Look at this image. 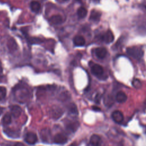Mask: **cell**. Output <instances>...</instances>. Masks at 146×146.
I'll return each instance as SVG.
<instances>
[{
    "mask_svg": "<svg viewBox=\"0 0 146 146\" xmlns=\"http://www.w3.org/2000/svg\"><path fill=\"white\" fill-rule=\"evenodd\" d=\"M126 52L128 55L136 59H141L144 54L143 50L141 48L137 46H132L127 48Z\"/></svg>",
    "mask_w": 146,
    "mask_h": 146,
    "instance_id": "6da1fadb",
    "label": "cell"
},
{
    "mask_svg": "<svg viewBox=\"0 0 146 146\" xmlns=\"http://www.w3.org/2000/svg\"><path fill=\"white\" fill-rule=\"evenodd\" d=\"M40 137L43 142L50 143L51 140V134L50 129L47 128L42 129L40 132Z\"/></svg>",
    "mask_w": 146,
    "mask_h": 146,
    "instance_id": "7a4b0ae2",
    "label": "cell"
},
{
    "mask_svg": "<svg viewBox=\"0 0 146 146\" xmlns=\"http://www.w3.org/2000/svg\"><path fill=\"white\" fill-rule=\"evenodd\" d=\"M51 117L55 119H59L63 113V111L59 107L55 106L51 107L50 111Z\"/></svg>",
    "mask_w": 146,
    "mask_h": 146,
    "instance_id": "3957f363",
    "label": "cell"
},
{
    "mask_svg": "<svg viewBox=\"0 0 146 146\" xmlns=\"http://www.w3.org/2000/svg\"><path fill=\"white\" fill-rule=\"evenodd\" d=\"M53 142L57 144H64L67 142V137L64 134L58 133L54 136Z\"/></svg>",
    "mask_w": 146,
    "mask_h": 146,
    "instance_id": "277c9868",
    "label": "cell"
},
{
    "mask_svg": "<svg viewBox=\"0 0 146 146\" xmlns=\"http://www.w3.org/2000/svg\"><path fill=\"white\" fill-rule=\"evenodd\" d=\"M38 140L36 135L32 132H29L26 134L25 141L29 144H35Z\"/></svg>",
    "mask_w": 146,
    "mask_h": 146,
    "instance_id": "5b68a950",
    "label": "cell"
},
{
    "mask_svg": "<svg viewBox=\"0 0 146 146\" xmlns=\"http://www.w3.org/2000/svg\"><path fill=\"white\" fill-rule=\"evenodd\" d=\"M66 128L71 132H75L79 127V123L77 121H69L66 124Z\"/></svg>",
    "mask_w": 146,
    "mask_h": 146,
    "instance_id": "8992f818",
    "label": "cell"
},
{
    "mask_svg": "<svg viewBox=\"0 0 146 146\" xmlns=\"http://www.w3.org/2000/svg\"><path fill=\"white\" fill-rule=\"evenodd\" d=\"M111 117L113 120L117 123H120L124 120V116L122 112L119 110L114 111L112 113Z\"/></svg>",
    "mask_w": 146,
    "mask_h": 146,
    "instance_id": "52a82bcc",
    "label": "cell"
},
{
    "mask_svg": "<svg viewBox=\"0 0 146 146\" xmlns=\"http://www.w3.org/2000/svg\"><path fill=\"white\" fill-rule=\"evenodd\" d=\"M91 70L92 73L97 76L102 75L103 74V72H104L103 67L100 65L98 64H93L91 66Z\"/></svg>",
    "mask_w": 146,
    "mask_h": 146,
    "instance_id": "ba28073f",
    "label": "cell"
},
{
    "mask_svg": "<svg viewBox=\"0 0 146 146\" xmlns=\"http://www.w3.org/2000/svg\"><path fill=\"white\" fill-rule=\"evenodd\" d=\"M102 39L107 43H111L114 39L113 34L111 31L108 30L102 36Z\"/></svg>",
    "mask_w": 146,
    "mask_h": 146,
    "instance_id": "9c48e42d",
    "label": "cell"
},
{
    "mask_svg": "<svg viewBox=\"0 0 146 146\" xmlns=\"http://www.w3.org/2000/svg\"><path fill=\"white\" fill-rule=\"evenodd\" d=\"M90 142L92 146H101L102 139L98 135L94 134L91 136Z\"/></svg>",
    "mask_w": 146,
    "mask_h": 146,
    "instance_id": "30bf717a",
    "label": "cell"
},
{
    "mask_svg": "<svg viewBox=\"0 0 146 146\" xmlns=\"http://www.w3.org/2000/svg\"><path fill=\"white\" fill-rule=\"evenodd\" d=\"M116 100L119 103H124L127 99V96L125 93L122 91H120L117 92L115 96Z\"/></svg>",
    "mask_w": 146,
    "mask_h": 146,
    "instance_id": "8fae6325",
    "label": "cell"
},
{
    "mask_svg": "<svg viewBox=\"0 0 146 146\" xmlns=\"http://www.w3.org/2000/svg\"><path fill=\"white\" fill-rule=\"evenodd\" d=\"M10 110H11L12 116L15 118L18 117L21 114L22 110H21V108L18 106L14 105L11 106L10 108Z\"/></svg>",
    "mask_w": 146,
    "mask_h": 146,
    "instance_id": "7c38bea8",
    "label": "cell"
},
{
    "mask_svg": "<svg viewBox=\"0 0 146 146\" xmlns=\"http://www.w3.org/2000/svg\"><path fill=\"white\" fill-rule=\"evenodd\" d=\"M96 56L99 59H103L107 54V50L104 47H98L95 51Z\"/></svg>",
    "mask_w": 146,
    "mask_h": 146,
    "instance_id": "4fadbf2b",
    "label": "cell"
},
{
    "mask_svg": "<svg viewBox=\"0 0 146 146\" xmlns=\"http://www.w3.org/2000/svg\"><path fill=\"white\" fill-rule=\"evenodd\" d=\"M73 42L76 46H83L85 44V39L82 36L77 35L73 39Z\"/></svg>",
    "mask_w": 146,
    "mask_h": 146,
    "instance_id": "5bb4252c",
    "label": "cell"
},
{
    "mask_svg": "<svg viewBox=\"0 0 146 146\" xmlns=\"http://www.w3.org/2000/svg\"><path fill=\"white\" fill-rule=\"evenodd\" d=\"M50 21L52 24L59 25L62 23L63 20L62 17L60 15H54L50 18Z\"/></svg>",
    "mask_w": 146,
    "mask_h": 146,
    "instance_id": "9a60e30c",
    "label": "cell"
},
{
    "mask_svg": "<svg viewBox=\"0 0 146 146\" xmlns=\"http://www.w3.org/2000/svg\"><path fill=\"white\" fill-rule=\"evenodd\" d=\"M100 16H101L100 13L94 10L91 13L90 19L92 21H94V22H98L99 21Z\"/></svg>",
    "mask_w": 146,
    "mask_h": 146,
    "instance_id": "2e32d148",
    "label": "cell"
},
{
    "mask_svg": "<svg viewBox=\"0 0 146 146\" xmlns=\"http://www.w3.org/2000/svg\"><path fill=\"white\" fill-rule=\"evenodd\" d=\"M31 10L35 13H37L40 9V4L37 1H32L30 4Z\"/></svg>",
    "mask_w": 146,
    "mask_h": 146,
    "instance_id": "e0dca14e",
    "label": "cell"
},
{
    "mask_svg": "<svg viewBox=\"0 0 146 146\" xmlns=\"http://www.w3.org/2000/svg\"><path fill=\"white\" fill-rule=\"evenodd\" d=\"M21 88H19V90H17L15 91V94H17V96L18 98H21V99H22V101H24V98H26V96L28 95V92L26 90H25V88H23L22 90H21Z\"/></svg>",
    "mask_w": 146,
    "mask_h": 146,
    "instance_id": "ac0fdd59",
    "label": "cell"
},
{
    "mask_svg": "<svg viewBox=\"0 0 146 146\" xmlns=\"http://www.w3.org/2000/svg\"><path fill=\"white\" fill-rule=\"evenodd\" d=\"M87 14V10L83 7H80L77 11V15L79 18H84Z\"/></svg>",
    "mask_w": 146,
    "mask_h": 146,
    "instance_id": "d6986e66",
    "label": "cell"
},
{
    "mask_svg": "<svg viewBox=\"0 0 146 146\" xmlns=\"http://www.w3.org/2000/svg\"><path fill=\"white\" fill-rule=\"evenodd\" d=\"M2 121L3 124L5 125L9 124L11 121V115L9 113H6L3 116Z\"/></svg>",
    "mask_w": 146,
    "mask_h": 146,
    "instance_id": "ffe728a7",
    "label": "cell"
},
{
    "mask_svg": "<svg viewBox=\"0 0 146 146\" xmlns=\"http://www.w3.org/2000/svg\"><path fill=\"white\" fill-rule=\"evenodd\" d=\"M8 47L10 50H14L16 49L17 44L15 40L13 38H10V40L8 41Z\"/></svg>",
    "mask_w": 146,
    "mask_h": 146,
    "instance_id": "44dd1931",
    "label": "cell"
},
{
    "mask_svg": "<svg viewBox=\"0 0 146 146\" xmlns=\"http://www.w3.org/2000/svg\"><path fill=\"white\" fill-rule=\"evenodd\" d=\"M69 112L73 114H78V110L76 106L74 104H71L68 106Z\"/></svg>",
    "mask_w": 146,
    "mask_h": 146,
    "instance_id": "7402d4cb",
    "label": "cell"
},
{
    "mask_svg": "<svg viewBox=\"0 0 146 146\" xmlns=\"http://www.w3.org/2000/svg\"><path fill=\"white\" fill-rule=\"evenodd\" d=\"M6 95V89L4 87L0 86V100L3 99Z\"/></svg>",
    "mask_w": 146,
    "mask_h": 146,
    "instance_id": "603a6c76",
    "label": "cell"
},
{
    "mask_svg": "<svg viewBox=\"0 0 146 146\" xmlns=\"http://www.w3.org/2000/svg\"><path fill=\"white\" fill-rule=\"evenodd\" d=\"M132 85L136 88H139L141 86V83L139 79H134L132 82Z\"/></svg>",
    "mask_w": 146,
    "mask_h": 146,
    "instance_id": "cb8c5ba5",
    "label": "cell"
},
{
    "mask_svg": "<svg viewBox=\"0 0 146 146\" xmlns=\"http://www.w3.org/2000/svg\"><path fill=\"white\" fill-rule=\"evenodd\" d=\"M92 110L95 111H99L101 110V109L99 107H98L97 106H92Z\"/></svg>",
    "mask_w": 146,
    "mask_h": 146,
    "instance_id": "d4e9b609",
    "label": "cell"
},
{
    "mask_svg": "<svg viewBox=\"0 0 146 146\" xmlns=\"http://www.w3.org/2000/svg\"><path fill=\"white\" fill-rule=\"evenodd\" d=\"M13 146H25V145L21 143H17L14 144Z\"/></svg>",
    "mask_w": 146,
    "mask_h": 146,
    "instance_id": "484cf974",
    "label": "cell"
},
{
    "mask_svg": "<svg viewBox=\"0 0 146 146\" xmlns=\"http://www.w3.org/2000/svg\"><path fill=\"white\" fill-rule=\"evenodd\" d=\"M64 1H67V0H64Z\"/></svg>",
    "mask_w": 146,
    "mask_h": 146,
    "instance_id": "4316f807",
    "label": "cell"
}]
</instances>
